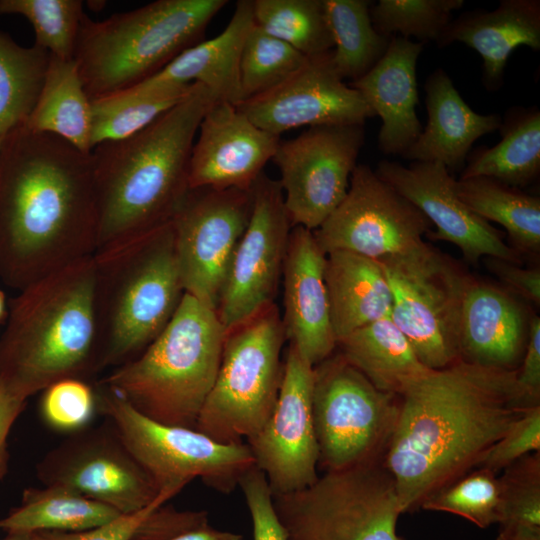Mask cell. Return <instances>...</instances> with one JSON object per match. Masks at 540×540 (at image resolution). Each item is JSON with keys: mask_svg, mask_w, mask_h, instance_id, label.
Returning <instances> with one entry per match:
<instances>
[{"mask_svg": "<svg viewBox=\"0 0 540 540\" xmlns=\"http://www.w3.org/2000/svg\"><path fill=\"white\" fill-rule=\"evenodd\" d=\"M236 108L256 126L278 136L303 126L364 125L376 116L363 96L338 75L331 51L308 58L278 86Z\"/></svg>", "mask_w": 540, "mask_h": 540, "instance_id": "cell-19", "label": "cell"}, {"mask_svg": "<svg viewBox=\"0 0 540 540\" xmlns=\"http://www.w3.org/2000/svg\"><path fill=\"white\" fill-rule=\"evenodd\" d=\"M0 141H1V138H0Z\"/></svg>", "mask_w": 540, "mask_h": 540, "instance_id": "cell-55", "label": "cell"}, {"mask_svg": "<svg viewBox=\"0 0 540 540\" xmlns=\"http://www.w3.org/2000/svg\"><path fill=\"white\" fill-rule=\"evenodd\" d=\"M462 202L485 221L500 224L518 253L540 251V198L493 178L456 180Z\"/></svg>", "mask_w": 540, "mask_h": 540, "instance_id": "cell-33", "label": "cell"}, {"mask_svg": "<svg viewBox=\"0 0 540 540\" xmlns=\"http://www.w3.org/2000/svg\"><path fill=\"white\" fill-rule=\"evenodd\" d=\"M285 340L275 303L226 331L219 369L195 430L223 444L256 435L278 399Z\"/></svg>", "mask_w": 540, "mask_h": 540, "instance_id": "cell-8", "label": "cell"}, {"mask_svg": "<svg viewBox=\"0 0 540 540\" xmlns=\"http://www.w3.org/2000/svg\"><path fill=\"white\" fill-rule=\"evenodd\" d=\"M251 211V190L194 188L171 220L184 293L215 311Z\"/></svg>", "mask_w": 540, "mask_h": 540, "instance_id": "cell-13", "label": "cell"}, {"mask_svg": "<svg viewBox=\"0 0 540 540\" xmlns=\"http://www.w3.org/2000/svg\"><path fill=\"white\" fill-rule=\"evenodd\" d=\"M25 17L36 45L60 59H73L84 16L80 0H0V15Z\"/></svg>", "mask_w": 540, "mask_h": 540, "instance_id": "cell-38", "label": "cell"}, {"mask_svg": "<svg viewBox=\"0 0 540 540\" xmlns=\"http://www.w3.org/2000/svg\"><path fill=\"white\" fill-rule=\"evenodd\" d=\"M287 540H403V513L383 460L325 472L311 486L272 495Z\"/></svg>", "mask_w": 540, "mask_h": 540, "instance_id": "cell-9", "label": "cell"}, {"mask_svg": "<svg viewBox=\"0 0 540 540\" xmlns=\"http://www.w3.org/2000/svg\"><path fill=\"white\" fill-rule=\"evenodd\" d=\"M206 525V511H179L162 505L149 515L131 540H171Z\"/></svg>", "mask_w": 540, "mask_h": 540, "instance_id": "cell-47", "label": "cell"}, {"mask_svg": "<svg viewBox=\"0 0 540 540\" xmlns=\"http://www.w3.org/2000/svg\"><path fill=\"white\" fill-rule=\"evenodd\" d=\"M496 540H540V530L522 527H500Z\"/></svg>", "mask_w": 540, "mask_h": 540, "instance_id": "cell-52", "label": "cell"}, {"mask_svg": "<svg viewBox=\"0 0 540 540\" xmlns=\"http://www.w3.org/2000/svg\"><path fill=\"white\" fill-rule=\"evenodd\" d=\"M91 100L74 59L50 55L44 84L24 124L29 129L58 136L82 152H91Z\"/></svg>", "mask_w": 540, "mask_h": 540, "instance_id": "cell-31", "label": "cell"}, {"mask_svg": "<svg viewBox=\"0 0 540 540\" xmlns=\"http://www.w3.org/2000/svg\"><path fill=\"white\" fill-rule=\"evenodd\" d=\"M463 0H379L371 4L374 28L387 37H415L418 42H438Z\"/></svg>", "mask_w": 540, "mask_h": 540, "instance_id": "cell-39", "label": "cell"}, {"mask_svg": "<svg viewBox=\"0 0 540 540\" xmlns=\"http://www.w3.org/2000/svg\"><path fill=\"white\" fill-rule=\"evenodd\" d=\"M364 140L363 125H322L280 141L272 160L292 228L314 231L339 206Z\"/></svg>", "mask_w": 540, "mask_h": 540, "instance_id": "cell-14", "label": "cell"}, {"mask_svg": "<svg viewBox=\"0 0 540 540\" xmlns=\"http://www.w3.org/2000/svg\"><path fill=\"white\" fill-rule=\"evenodd\" d=\"M375 172L435 226L431 238L452 243L471 264L483 257L518 264L519 253L504 242L502 233L462 202L456 180L443 164L413 161L406 167L383 159Z\"/></svg>", "mask_w": 540, "mask_h": 540, "instance_id": "cell-20", "label": "cell"}, {"mask_svg": "<svg viewBox=\"0 0 540 540\" xmlns=\"http://www.w3.org/2000/svg\"><path fill=\"white\" fill-rule=\"evenodd\" d=\"M225 336L217 312L184 293L163 331L101 384L150 419L195 429L219 369Z\"/></svg>", "mask_w": 540, "mask_h": 540, "instance_id": "cell-5", "label": "cell"}, {"mask_svg": "<svg viewBox=\"0 0 540 540\" xmlns=\"http://www.w3.org/2000/svg\"><path fill=\"white\" fill-rule=\"evenodd\" d=\"M108 425L74 433L37 464L44 486H61L109 505L121 514L135 513L158 496L149 475Z\"/></svg>", "mask_w": 540, "mask_h": 540, "instance_id": "cell-17", "label": "cell"}, {"mask_svg": "<svg viewBox=\"0 0 540 540\" xmlns=\"http://www.w3.org/2000/svg\"><path fill=\"white\" fill-rule=\"evenodd\" d=\"M337 346L352 366L386 393L399 396L413 380L430 370L390 316L355 330Z\"/></svg>", "mask_w": 540, "mask_h": 540, "instance_id": "cell-29", "label": "cell"}, {"mask_svg": "<svg viewBox=\"0 0 540 540\" xmlns=\"http://www.w3.org/2000/svg\"><path fill=\"white\" fill-rule=\"evenodd\" d=\"M170 498L159 493L147 507L131 514H122L104 525L76 532L37 531L32 540H131L137 529L149 515L164 505Z\"/></svg>", "mask_w": 540, "mask_h": 540, "instance_id": "cell-46", "label": "cell"}, {"mask_svg": "<svg viewBox=\"0 0 540 540\" xmlns=\"http://www.w3.org/2000/svg\"><path fill=\"white\" fill-rule=\"evenodd\" d=\"M428 122L403 158L438 162L449 172L464 168L473 143L499 130V114H479L472 110L455 88L449 75L436 69L426 80Z\"/></svg>", "mask_w": 540, "mask_h": 540, "instance_id": "cell-27", "label": "cell"}, {"mask_svg": "<svg viewBox=\"0 0 540 540\" xmlns=\"http://www.w3.org/2000/svg\"><path fill=\"white\" fill-rule=\"evenodd\" d=\"M423 510L460 516L479 528L499 523V481L497 473L477 467L427 498Z\"/></svg>", "mask_w": 540, "mask_h": 540, "instance_id": "cell-41", "label": "cell"}, {"mask_svg": "<svg viewBox=\"0 0 540 540\" xmlns=\"http://www.w3.org/2000/svg\"><path fill=\"white\" fill-rule=\"evenodd\" d=\"M94 258L103 370L142 353L169 323L184 290L171 222Z\"/></svg>", "mask_w": 540, "mask_h": 540, "instance_id": "cell-7", "label": "cell"}, {"mask_svg": "<svg viewBox=\"0 0 540 540\" xmlns=\"http://www.w3.org/2000/svg\"><path fill=\"white\" fill-rule=\"evenodd\" d=\"M253 24L252 1H238L229 23L219 35L185 49L158 73L126 91L143 92L198 83L209 89L218 101L239 105L244 101L240 59Z\"/></svg>", "mask_w": 540, "mask_h": 540, "instance_id": "cell-25", "label": "cell"}, {"mask_svg": "<svg viewBox=\"0 0 540 540\" xmlns=\"http://www.w3.org/2000/svg\"><path fill=\"white\" fill-rule=\"evenodd\" d=\"M498 481L500 527L540 530V451L504 468Z\"/></svg>", "mask_w": 540, "mask_h": 540, "instance_id": "cell-42", "label": "cell"}, {"mask_svg": "<svg viewBox=\"0 0 540 540\" xmlns=\"http://www.w3.org/2000/svg\"><path fill=\"white\" fill-rule=\"evenodd\" d=\"M196 137L189 166L190 189L251 190L280 143V136L259 128L224 101H215L208 108Z\"/></svg>", "mask_w": 540, "mask_h": 540, "instance_id": "cell-21", "label": "cell"}, {"mask_svg": "<svg viewBox=\"0 0 540 540\" xmlns=\"http://www.w3.org/2000/svg\"><path fill=\"white\" fill-rule=\"evenodd\" d=\"M215 101L209 89L193 83L178 103L141 131L91 150L97 208L94 255L171 222L190 189V158L199 124Z\"/></svg>", "mask_w": 540, "mask_h": 540, "instance_id": "cell-3", "label": "cell"}, {"mask_svg": "<svg viewBox=\"0 0 540 540\" xmlns=\"http://www.w3.org/2000/svg\"><path fill=\"white\" fill-rule=\"evenodd\" d=\"M0 540H32V534L23 532L6 533V536Z\"/></svg>", "mask_w": 540, "mask_h": 540, "instance_id": "cell-54", "label": "cell"}, {"mask_svg": "<svg viewBox=\"0 0 540 540\" xmlns=\"http://www.w3.org/2000/svg\"><path fill=\"white\" fill-rule=\"evenodd\" d=\"M493 147L471 150L459 179L484 176L513 187L533 182L540 172V112L537 107L512 108L499 128Z\"/></svg>", "mask_w": 540, "mask_h": 540, "instance_id": "cell-30", "label": "cell"}, {"mask_svg": "<svg viewBox=\"0 0 540 540\" xmlns=\"http://www.w3.org/2000/svg\"><path fill=\"white\" fill-rule=\"evenodd\" d=\"M325 284L337 343L390 316L392 296L378 261L348 251L326 254Z\"/></svg>", "mask_w": 540, "mask_h": 540, "instance_id": "cell-28", "label": "cell"}, {"mask_svg": "<svg viewBox=\"0 0 540 540\" xmlns=\"http://www.w3.org/2000/svg\"><path fill=\"white\" fill-rule=\"evenodd\" d=\"M395 429L383 457L403 513L477 468L530 406L517 370L458 360L430 369L399 395Z\"/></svg>", "mask_w": 540, "mask_h": 540, "instance_id": "cell-1", "label": "cell"}, {"mask_svg": "<svg viewBox=\"0 0 540 540\" xmlns=\"http://www.w3.org/2000/svg\"><path fill=\"white\" fill-rule=\"evenodd\" d=\"M313 383L314 366L289 344L275 408L263 428L247 439L272 495L303 490L318 479Z\"/></svg>", "mask_w": 540, "mask_h": 540, "instance_id": "cell-18", "label": "cell"}, {"mask_svg": "<svg viewBox=\"0 0 540 540\" xmlns=\"http://www.w3.org/2000/svg\"><path fill=\"white\" fill-rule=\"evenodd\" d=\"M254 24L307 58L332 51L323 0H254Z\"/></svg>", "mask_w": 540, "mask_h": 540, "instance_id": "cell-37", "label": "cell"}, {"mask_svg": "<svg viewBox=\"0 0 540 540\" xmlns=\"http://www.w3.org/2000/svg\"><path fill=\"white\" fill-rule=\"evenodd\" d=\"M371 3L367 0H323L334 45L331 61L343 80L353 82L369 72L384 56L392 38L374 28Z\"/></svg>", "mask_w": 540, "mask_h": 540, "instance_id": "cell-34", "label": "cell"}, {"mask_svg": "<svg viewBox=\"0 0 540 540\" xmlns=\"http://www.w3.org/2000/svg\"><path fill=\"white\" fill-rule=\"evenodd\" d=\"M26 402V399L11 393L0 381V482L8 470V436Z\"/></svg>", "mask_w": 540, "mask_h": 540, "instance_id": "cell-50", "label": "cell"}, {"mask_svg": "<svg viewBox=\"0 0 540 540\" xmlns=\"http://www.w3.org/2000/svg\"><path fill=\"white\" fill-rule=\"evenodd\" d=\"M120 515L113 507L65 487H29L23 491L20 505L0 519V530L76 532L104 525Z\"/></svg>", "mask_w": 540, "mask_h": 540, "instance_id": "cell-32", "label": "cell"}, {"mask_svg": "<svg viewBox=\"0 0 540 540\" xmlns=\"http://www.w3.org/2000/svg\"><path fill=\"white\" fill-rule=\"evenodd\" d=\"M171 540H244L242 535L219 531L208 525L187 531Z\"/></svg>", "mask_w": 540, "mask_h": 540, "instance_id": "cell-51", "label": "cell"}, {"mask_svg": "<svg viewBox=\"0 0 540 540\" xmlns=\"http://www.w3.org/2000/svg\"><path fill=\"white\" fill-rule=\"evenodd\" d=\"M226 0H157L93 21L84 16L73 59L91 101L149 79L200 42Z\"/></svg>", "mask_w": 540, "mask_h": 540, "instance_id": "cell-6", "label": "cell"}, {"mask_svg": "<svg viewBox=\"0 0 540 540\" xmlns=\"http://www.w3.org/2000/svg\"><path fill=\"white\" fill-rule=\"evenodd\" d=\"M398 395L377 389L339 352L314 366L312 415L325 472L383 460L396 426Z\"/></svg>", "mask_w": 540, "mask_h": 540, "instance_id": "cell-12", "label": "cell"}, {"mask_svg": "<svg viewBox=\"0 0 540 540\" xmlns=\"http://www.w3.org/2000/svg\"><path fill=\"white\" fill-rule=\"evenodd\" d=\"M308 58L253 24L240 59L244 100L265 93L299 70Z\"/></svg>", "mask_w": 540, "mask_h": 540, "instance_id": "cell-40", "label": "cell"}, {"mask_svg": "<svg viewBox=\"0 0 540 540\" xmlns=\"http://www.w3.org/2000/svg\"><path fill=\"white\" fill-rule=\"evenodd\" d=\"M96 262L80 259L19 290L0 336V381L23 399L101 371Z\"/></svg>", "mask_w": 540, "mask_h": 540, "instance_id": "cell-4", "label": "cell"}, {"mask_svg": "<svg viewBox=\"0 0 540 540\" xmlns=\"http://www.w3.org/2000/svg\"><path fill=\"white\" fill-rule=\"evenodd\" d=\"M326 254L312 231L291 229L283 265L285 338L315 366L337 346L324 278Z\"/></svg>", "mask_w": 540, "mask_h": 540, "instance_id": "cell-22", "label": "cell"}, {"mask_svg": "<svg viewBox=\"0 0 540 540\" xmlns=\"http://www.w3.org/2000/svg\"><path fill=\"white\" fill-rule=\"evenodd\" d=\"M517 384L530 406L540 405V318L529 322L525 353L517 369Z\"/></svg>", "mask_w": 540, "mask_h": 540, "instance_id": "cell-48", "label": "cell"}, {"mask_svg": "<svg viewBox=\"0 0 540 540\" xmlns=\"http://www.w3.org/2000/svg\"><path fill=\"white\" fill-rule=\"evenodd\" d=\"M455 41L482 57L483 83L488 90H497L515 48L540 49V1L501 0L492 11H466L451 21L436 44L444 47Z\"/></svg>", "mask_w": 540, "mask_h": 540, "instance_id": "cell-26", "label": "cell"}, {"mask_svg": "<svg viewBox=\"0 0 540 540\" xmlns=\"http://www.w3.org/2000/svg\"><path fill=\"white\" fill-rule=\"evenodd\" d=\"M422 50L420 42L393 36L381 60L349 84L381 118L378 147L386 155L402 156L423 130L416 114V65Z\"/></svg>", "mask_w": 540, "mask_h": 540, "instance_id": "cell-24", "label": "cell"}, {"mask_svg": "<svg viewBox=\"0 0 540 540\" xmlns=\"http://www.w3.org/2000/svg\"><path fill=\"white\" fill-rule=\"evenodd\" d=\"M191 85L124 91L91 101V150L101 143L121 140L141 131L178 103Z\"/></svg>", "mask_w": 540, "mask_h": 540, "instance_id": "cell-36", "label": "cell"}, {"mask_svg": "<svg viewBox=\"0 0 540 540\" xmlns=\"http://www.w3.org/2000/svg\"><path fill=\"white\" fill-rule=\"evenodd\" d=\"M50 54L0 31V138L24 125L42 90Z\"/></svg>", "mask_w": 540, "mask_h": 540, "instance_id": "cell-35", "label": "cell"}, {"mask_svg": "<svg viewBox=\"0 0 540 540\" xmlns=\"http://www.w3.org/2000/svg\"><path fill=\"white\" fill-rule=\"evenodd\" d=\"M238 485L251 516L254 540H287L265 474L254 465L240 478Z\"/></svg>", "mask_w": 540, "mask_h": 540, "instance_id": "cell-45", "label": "cell"}, {"mask_svg": "<svg viewBox=\"0 0 540 540\" xmlns=\"http://www.w3.org/2000/svg\"><path fill=\"white\" fill-rule=\"evenodd\" d=\"M98 407L97 393L83 379L67 378L42 391L40 414L51 429L77 433L86 429Z\"/></svg>", "mask_w": 540, "mask_h": 540, "instance_id": "cell-43", "label": "cell"}, {"mask_svg": "<svg viewBox=\"0 0 540 540\" xmlns=\"http://www.w3.org/2000/svg\"><path fill=\"white\" fill-rule=\"evenodd\" d=\"M251 194V215L216 311L226 331L274 303L292 229L279 181L262 173Z\"/></svg>", "mask_w": 540, "mask_h": 540, "instance_id": "cell-16", "label": "cell"}, {"mask_svg": "<svg viewBox=\"0 0 540 540\" xmlns=\"http://www.w3.org/2000/svg\"><path fill=\"white\" fill-rule=\"evenodd\" d=\"M540 451V405L531 407L518 418L490 448L478 467L496 473L518 459Z\"/></svg>", "mask_w": 540, "mask_h": 540, "instance_id": "cell-44", "label": "cell"}, {"mask_svg": "<svg viewBox=\"0 0 540 540\" xmlns=\"http://www.w3.org/2000/svg\"><path fill=\"white\" fill-rule=\"evenodd\" d=\"M432 224L366 164H357L339 206L312 231L321 250L348 251L379 261L424 242Z\"/></svg>", "mask_w": 540, "mask_h": 540, "instance_id": "cell-15", "label": "cell"}, {"mask_svg": "<svg viewBox=\"0 0 540 540\" xmlns=\"http://www.w3.org/2000/svg\"><path fill=\"white\" fill-rule=\"evenodd\" d=\"M97 245L90 153L21 125L0 141V280L22 290Z\"/></svg>", "mask_w": 540, "mask_h": 540, "instance_id": "cell-2", "label": "cell"}, {"mask_svg": "<svg viewBox=\"0 0 540 540\" xmlns=\"http://www.w3.org/2000/svg\"><path fill=\"white\" fill-rule=\"evenodd\" d=\"M486 266L491 273L513 292L519 294L525 300L539 305V268H522L518 264L492 257H486Z\"/></svg>", "mask_w": 540, "mask_h": 540, "instance_id": "cell-49", "label": "cell"}, {"mask_svg": "<svg viewBox=\"0 0 540 540\" xmlns=\"http://www.w3.org/2000/svg\"><path fill=\"white\" fill-rule=\"evenodd\" d=\"M97 398L99 410L152 479L158 493L170 499L197 477L228 494L255 465L247 444H223L195 429L159 423L106 386Z\"/></svg>", "mask_w": 540, "mask_h": 540, "instance_id": "cell-10", "label": "cell"}, {"mask_svg": "<svg viewBox=\"0 0 540 540\" xmlns=\"http://www.w3.org/2000/svg\"><path fill=\"white\" fill-rule=\"evenodd\" d=\"M529 322L511 294L470 277L460 311V360L517 370L527 346Z\"/></svg>", "mask_w": 540, "mask_h": 540, "instance_id": "cell-23", "label": "cell"}, {"mask_svg": "<svg viewBox=\"0 0 540 540\" xmlns=\"http://www.w3.org/2000/svg\"><path fill=\"white\" fill-rule=\"evenodd\" d=\"M392 296L390 318L429 369L460 360L459 322L467 275L425 241L378 261Z\"/></svg>", "mask_w": 540, "mask_h": 540, "instance_id": "cell-11", "label": "cell"}, {"mask_svg": "<svg viewBox=\"0 0 540 540\" xmlns=\"http://www.w3.org/2000/svg\"><path fill=\"white\" fill-rule=\"evenodd\" d=\"M8 315V305L6 303L5 293L0 290V324L6 321Z\"/></svg>", "mask_w": 540, "mask_h": 540, "instance_id": "cell-53", "label": "cell"}]
</instances>
